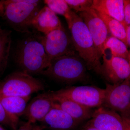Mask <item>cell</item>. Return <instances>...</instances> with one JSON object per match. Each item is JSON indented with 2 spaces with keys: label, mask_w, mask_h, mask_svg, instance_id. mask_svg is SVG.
Masks as SVG:
<instances>
[{
  "label": "cell",
  "mask_w": 130,
  "mask_h": 130,
  "mask_svg": "<svg viewBox=\"0 0 130 130\" xmlns=\"http://www.w3.org/2000/svg\"><path fill=\"white\" fill-rule=\"evenodd\" d=\"M51 91L55 106L59 108L82 123L91 118L93 111L91 108L80 105L74 101L55 95Z\"/></svg>",
  "instance_id": "obj_14"
},
{
  "label": "cell",
  "mask_w": 130,
  "mask_h": 130,
  "mask_svg": "<svg viewBox=\"0 0 130 130\" xmlns=\"http://www.w3.org/2000/svg\"><path fill=\"white\" fill-rule=\"evenodd\" d=\"M11 31L2 29L0 31V76L5 72L8 63L11 46Z\"/></svg>",
  "instance_id": "obj_18"
},
{
  "label": "cell",
  "mask_w": 130,
  "mask_h": 130,
  "mask_svg": "<svg viewBox=\"0 0 130 130\" xmlns=\"http://www.w3.org/2000/svg\"><path fill=\"white\" fill-rule=\"evenodd\" d=\"M91 8L124 24V0H93Z\"/></svg>",
  "instance_id": "obj_16"
},
{
  "label": "cell",
  "mask_w": 130,
  "mask_h": 130,
  "mask_svg": "<svg viewBox=\"0 0 130 130\" xmlns=\"http://www.w3.org/2000/svg\"><path fill=\"white\" fill-rule=\"evenodd\" d=\"M41 81L22 71L14 72L0 82V97L30 96L44 90Z\"/></svg>",
  "instance_id": "obj_5"
},
{
  "label": "cell",
  "mask_w": 130,
  "mask_h": 130,
  "mask_svg": "<svg viewBox=\"0 0 130 130\" xmlns=\"http://www.w3.org/2000/svg\"><path fill=\"white\" fill-rule=\"evenodd\" d=\"M107 50H109L112 56L125 59L128 61L129 51L124 43L118 38L111 36L107 38L102 47V56Z\"/></svg>",
  "instance_id": "obj_19"
},
{
  "label": "cell",
  "mask_w": 130,
  "mask_h": 130,
  "mask_svg": "<svg viewBox=\"0 0 130 130\" xmlns=\"http://www.w3.org/2000/svg\"><path fill=\"white\" fill-rule=\"evenodd\" d=\"M75 50L85 62L88 70L100 74L102 63L87 26L78 14L72 10L67 21Z\"/></svg>",
  "instance_id": "obj_3"
},
{
  "label": "cell",
  "mask_w": 130,
  "mask_h": 130,
  "mask_svg": "<svg viewBox=\"0 0 130 130\" xmlns=\"http://www.w3.org/2000/svg\"><path fill=\"white\" fill-rule=\"evenodd\" d=\"M34 124L27 121L21 126L18 129L15 130H33Z\"/></svg>",
  "instance_id": "obj_25"
},
{
  "label": "cell",
  "mask_w": 130,
  "mask_h": 130,
  "mask_svg": "<svg viewBox=\"0 0 130 130\" xmlns=\"http://www.w3.org/2000/svg\"><path fill=\"white\" fill-rule=\"evenodd\" d=\"M124 25L125 29L126 44L127 47L130 48V25Z\"/></svg>",
  "instance_id": "obj_26"
},
{
  "label": "cell",
  "mask_w": 130,
  "mask_h": 130,
  "mask_svg": "<svg viewBox=\"0 0 130 130\" xmlns=\"http://www.w3.org/2000/svg\"><path fill=\"white\" fill-rule=\"evenodd\" d=\"M81 130H102L98 129L93 126L91 125L88 122L87 124L84 126Z\"/></svg>",
  "instance_id": "obj_27"
},
{
  "label": "cell",
  "mask_w": 130,
  "mask_h": 130,
  "mask_svg": "<svg viewBox=\"0 0 130 130\" xmlns=\"http://www.w3.org/2000/svg\"><path fill=\"white\" fill-rule=\"evenodd\" d=\"M69 7L76 13L85 11L91 8L93 0H65Z\"/></svg>",
  "instance_id": "obj_23"
},
{
  "label": "cell",
  "mask_w": 130,
  "mask_h": 130,
  "mask_svg": "<svg viewBox=\"0 0 130 130\" xmlns=\"http://www.w3.org/2000/svg\"><path fill=\"white\" fill-rule=\"evenodd\" d=\"M88 123L102 130H129L128 119L123 118L116 112L103 107L93 111Z\"/></svg>",
  "instance_id": "obj_11"
},
{
  "label": "cell",
  "mask_w": 130,
  "mask_h": 130,
  "mask_svg": "<svg viewBox=\"0 0 130 130\" xmlns=\"http://www.w3.org/2000/svg\"><path fill=\"white\" fill-rule=\"evenodd\" d=\"M101 73L112 84L120 83L130 80V65L128 60L123 58L112 56L110 58L104 54Z\"/></svg>",
  "instance_id": "obj_10"
},
{
  "label": "cell",
  "mask_w": 130,
  "mask_h": 130,
  "mask_svg": "<svg viewBox=\"0 0 130 130\" xmlns=\"http://www.w3.org/2000/svg\"><path fill=\"white\" fill-rule=\"evenodd\" d=\"M33 130H43V129H42L41 128V126H39L35 125H34V126H33Z\"/></svg>",
  "instance_id": "obj_28"
},
{
  "label": "cell",
  "mask_w": 130,
  "mask_h": 130,
  "mask_svg": "<svg viewBox=\"0 0 130 130\" xmlns=\"http://www.w3.org/2000/svg\"><path fill=\"white\" fill-rule=\"evenodd\" d=\"M54 107L51 91L40 94L28 104L24 115L32 124L41 122Z\"/></svg>",
  "instance_id": "obj_12"
},
{
  "label": "cell",
  "mask_w": 130,
  "mask_h": 130,
  "mask_svg": "<svg viewBox=\"0 0 130 130\" xmlns=\"http://www.w3.org/2000/svg\"><path fill=\"white\" fill-rule=\"evenodd\" d=\"M128 61H129V63L130 65V51L129 52V58H128Z\"/></svg>",
  "instance_id": "obj_29"
},
{
  "label": "cell",
  "mask_w": 130,
  "mask_h": 130,
  "mask_svg": "<svg viewBox=\"0 0 130 130\" xmlns=\"http://www.w3.org/2000/svg\"><path fill=\"white\" fill-rule=\"evenodd\" d=\"M0 130H5V129H4L2 126H1V125H0Z\"/></svg>",
  "instance_id": "obj_31"
},
{
  "label": "cell",
  "mask_w": 130,
  "mask_h": 130,
  "mask_svg": "<svg viewBox=\"0 0 130 130\" xmlns=\"http://www.w3.org/2000/svg\"><path fill=\"white\" fill-rule=\"evenodd\" d=\"M86 64L77 52L51 60L48 67L41 74L66 84L81 81L86 76Z\"/></svg>",
  "instance_id": "obj_4"
},
{
  "label": "cell",
  "mask_w": 130,
  "mask_h": 130,
  "mask_svg": "<svg viewBox=\"0 0 130 130\" xmlns=\"http://www.w3.org/2000/svg\"><path fill=\"white\" fill-rule=\"evenodd\" d=\"M42 8L41 1L0 0V18L16 31L31 34L32 20Z\"/></svg>",
  "instance_id": "obj_2"
},
{
  "label": "cell",
  "mask_w": 130,
  "mask_h": 130,
  "mask_svg": "<svg viewBox=\"0 0 130 130\" xmlns=\"http://www.w3.org/2000/svg\"><path fill=\"white\" fill-rule=\"evenodd\" d=\"M14 59L21 71L30 75L41 74L51 61L42 43L41 36L35 35L27 37L19 43Z\"/></svg>",
  "instance_id": "obj_1"
},
{
  "label": "cell",
  "mask_w": 130,
  "mask_h": 130,
  "mask_svg": "<svg viewBox=\"0 0 130 130\" xmlns=\"http://www.w3.org/2000/svg\"><path fill=\"white\" fill-rule=\"evenodd\" d=\"M101 107L118 113L123 118L130 119V80L120 83L106 84Z\"/></svg>",
  "instance_id": "obj_6"
},
{
  "label": "cell",
  "mask_w": 130,
  "mask_h": 130,
  "mask_svg": "<svg viewBox=\"0 0 130 130\" xmlns=\"http://www.w3.org/2000/svg\"><path fill=\"white\" fill-rule=\"evenodd\" d=\"M41 42L50 60L77 53L70 37L63 26L41 36Z\"/></svg>",
  "instance_id": "obj_8"
},
{
  "label": "cell",
  "mask_w": 130,
  "mask_h": 130,
  "mask_svg": "<svg viewBox=\"0 0 130 130\" xmlns=\"http://www.w3.org/2000/svg\"><path fill=\"white\" fill-rule=\"evenodd\" d=\"M62 26L56 14L46 6L40 9L31 23L32 27L44 35Z\"/></svg>",
  "instance_id": "obj_15"
},
{
  "label": "cell",
  "mask_w": 130,
  "mask_h": 130,
  "mask_svg": "<svg viewBox=\"0 0 130 130\" xmlns=\"http://www.w3.org/2000/svg\"><path fill=\"white\" fill-rule=\"evenodd\" d=\"M124 25H130V0H124Z\"/></svg>",
  "instance_id": "obj_24"
},
{
  "label": "cell",
  "mask_w": 130,
  "mask_h": 130,
  "mask_svg": "<svg viewBox=\"0 0 130 130\" xmlns=\"http://www.w3.org/2000/svg\"><path fill=\"white\" fill-rule=\"evenodd\" d=\"M98 14L105 23L108 33L118 38L127 46L126 40L125 29L124 25L117 20L97 11Z\"/></svg>",
  "instance_id": "obj_20"
},
{
  "label": "cell",
  "mask_w": 130,
  "mask_h": 130,
  "mask_svg": "<svg viewBox=\"0 0 130 130\" xmlns=\"http://www.w3.org/2000/svg\"><path fill=\"white\" fill-rule=\"evenodd\" d=\"M52 91L55 95L68 98L91 108L101 107L105 96V89L93 86H70Z\"/></svg>",
  "instance_id": "obj_7"
},
{
  "label": "cell",
  "mask_w": 130,
  "mask_h": 130,
  "mask_svg": "<svg viewBox=\"0 0 130 130\" xmlns=\"http://www.w3.org/2000/svg\"><path fill=\"white\" fill-rule=\"evenodd\" d=\"M18 122V118L8 113L0 102V124L16 130Z\"/></svg>",
  "instance_id": "obj_22"
},
{
  "label": "cell",
  "mask_w": 130,
  "mask_h": 130,
  "mask_svg": "<svg viewBox=\"0 0 130 130\" xmlns=\"http://www.w3.org/2000/svg\"><path fill=\"white\" fill-rule=\"evenodd\" d=\"M78 16L87 26L93 39L95 47L100 58L102 56V47L109 34L106 26L93 8L79 13Z\"/></svg>",
  "instance_id": "obj_9"
},
{
  "label": "cell",
  "mask_w": 130,
  "mask_h": 130,
  "mask_svg": "<svg viewBox=\"0 0 130 130\" xmlns=\"http://www.w3.org/2000/svg\"><path fill=\"white\" fill-rule=\"evenodd\" d=\"M30 96L0 97V102L9 114L18 117L24 115Z\"/></svg>",
  "instance_id": "obj_17"
},
{
  "label": "cell",
  "mask_w": 130,
  "mask_h": 130,
  "mask_svg": "<svg viewBox=\"0 0 130 130\" xmlns=\"http://www.w3.org/2000/svg\"><path fill=\"white\" fill-rule=\"evenodd\" d=\"M128 123H129V130H130V119H128Z\"/></svg>",
  "instance_id": "obj_30"
},
{
  "label": "cell",
  "mask_w": 130,
  "mask_h": 130,
  "mask_svg": "<svg viewBox=\"0 0 130 130\" xmlns=\"http://www.w3.org/2000/svg\"><path fill=\"white\" fill-rule=\"evenodd\" d=\"M2 29H3L1 27V26L0 25V31H1Z\"/></svg>",
  "instance_id": "obj_32"
},
{
  "label": "cell",
  "mask_w": 130,
  "mask_h": 130,
  "mask_svg": "<svg viewBox=\"0 0 130 130\" xmlns=\"http://www.w3.org/2000/svg\"><path fill=\"white\" fill-rule=\"evenodd\" d=\"M43 2L55 14L64 16L66 21L70 19L72 10L65 0H45Z\"/></svg>",
  "instance_id": "obj_21"
},
{
  "label": "cell",
  "mask_w": 130,
  "mask_h": 130,
  "mask_svg": "<svg viewBox=\"0 0 130 130\" xmlns=\"http://www.w3.org/2000/svg\"><path fill=\"white\" fill-rule=\"evenodd\" d=\"M41 122V128L48 130H75L81 123L55 106Z\"/></svg>",
  "instance_id": "obj_13"
}]
</instances>
